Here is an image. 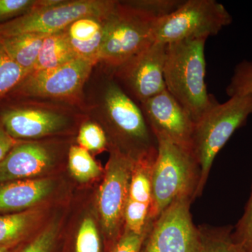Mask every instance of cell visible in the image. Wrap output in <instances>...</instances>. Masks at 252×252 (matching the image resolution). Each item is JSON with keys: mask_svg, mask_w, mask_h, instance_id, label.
<instances>
[{"mask_svg": "<svg viewBox=\"0 0 252 252\" xmlns=\"http://www.w3.org/2000/svg\"><path fill=\"white\" fill-rule=\"evenodd\" d=\"M77 59L64 31L59 32L44 38L37 60L31 72L54 69Z\"/></svg>", "mask_w": 252, "mask_h": 252, "instance_id": "d6986e66", "label": "cell"}, {"mask_svg": "<svg viewBox=\"0 0 252 252\" xmlns=\"http://www.w3.org/2000/svg\"><path fill=\"white\" fill-rule=\"evenodd\" d=\"M226 93L229 97L250 95L252 97V60H245L235 66Z\"/></svg>", "mask_w": 252, "mask_h": 252, "instance_id": "484cf974", "label": "cell"}, {"mask_svg": "<svg viewBox=\"0 0 252 252\" xmlns=\"http://www.w3.org/2000/svg\"><path fill=\"white\" fill-rule=\"evenodd\" d=\"M58 235V225L53 223L28 240L17 252H56Z\"/></svg>", "mask_w": 252, "mask_h": 252, "instance_id": "4316f807", "label": "cell"}, {"mask_svg": "<svg viewBox=\"0 0 252 252\" xmlns=\"http://www.w3.org/2000/svg\"><path fill=\"white\" fill-rule=\"evenodd\" d=\"M148 231L142 235L124 231L109 252H140Z\"/></svg>", "mask_w": 252, "mask_h": 252, "instance_id": "f1b7e54d", "label": "cell"}, {"mask_svg": "<svg viewBox=\"0 0 252 252\" xmlns=\"http://www.w3.org/2000/svg\"><path fill=\"white\" fill-rule=\"evenodd\" d=\"M200 252H248L235 241L231 227H200Z\"/></svg>", "mask_w": 252, "mask_h": 252, "instance_id": "ffe728a7", "label": "cell"}, {"mask_svg": "<svg viewBox=\"0 0 252 252\" xmlns=\"http://www.w3.org/2000/svg\"><path fill=\"white\" fill-rule=\"evenodd\" d=\"M36 210L0 214V248L27 243L39 218Z\"/></svg>", "mask_w": 252, "mask_h": 252, "instance_id": "e0dca14e", "label": "cell"}, {"mask_svg": "<svg viewBox=\"0 0 252 252\" xmlns=\"http://www.w3.org/2000/svg\"><path fill=\"white\" fill-rule=\"evenodd\" d=\"M0 112V124L15 140H37L65 133L88 117L84 110L62 102L16 98Z\"/></svg>", "mask_w": 252, "mask_h": 252, "instance_id": "8992f818", "label": "cell"}, {"mask_svg": "<svg viewBox=\"0 0 252 252\" xmlns=\"http://www.w3.org/2000/svg\"><path fill=\"white\" fill-rule=\"evenodd\" d=\"M18 141L13 138L0 124V162L4 160Z\"/></svg>", "mask_w": 252, "mask_h": 252, "instance_id": "f546056e", "label": "cell"}, {"mask_svg": "<svg viewBox=\"0 0 252 252\" xmlns=\"http://www.w3.org/2000/svg\"><path fill=\"white\" fill-rule=\"evenodd\" d=\"M95 91L85 98L86 114H95L110 148L135 161L157 155V140L140 104L131 98L107 68L97 64Z\"/></svg>", "mask_w": 252, "mask_h": 252, "instance_id": "6da1fadb", "label": "cell"}, {"mask_svg": "<svg viewBox=\"0 0 252 252\" xmlns=\"http://www.w3.org/2000/svg\"><path fill=\"white\" fill-rule=\"evenodd\" d=\"M231 15L215 0H186L166 17L159 20L155 41L163 44L217 35L231 24Z\"/></svg>", "mask_w": 252, "mask_h": 252, "instance_id": "9c48e42d", "label": "cell"}, {"mask_svg": "<svg viewBox=\"0 0 252 252\" xmlns=\"http://www.w3.org/2000/svg\"><path fill=\"white\" fill-rule=\"evenodd\" d=\"M94 67L90 61L77 59L54 69L33 71L9 94L14 98L62 102L85 112L84 90Z\"/></svg>", "mask_w": 252, "mask_h": 252, "instance_id": "52a82bcc", "label": "cell"}, {"mask_svg": "<svg viewBox=\"0 0 252 252\" xmlns=\"http://www.w3.org/2000/svg\"><path fill=\"white\" fill-rule=\"evenodd\" d=\"M157 155L152 175V220L182 196L196 198L200 167L191 149L157 135Z\"/></svg>", "mask_w": 252, "mask_h": 252, "instance_id": "3957f363", "label": "cell"}, {"mask_svg": "<svg viewBox=\"0 0 252 252\" xmlns=\"http://www.w3.org/2000/svg\"><path fill=\"white\" fill-rule=\"evenodd\" d=\"M24 244L12 245V246L1 247L0 248V252H17Z\"/></svg>", "mask_w": 252, "mask_h": 252, "instance_id": "4dcf8cb0", "label": "cell"}, {"mask_svg": "<svg viewBox=\"0 0 252 252\" xmlns=\"http://www.w3.org/2000/svg\"><path fill=\"white\" fill-rule=\"evenodd\" d=\"M116 0H48L42 7L0 25V36L26 33L49 34L64 31L82 18L107 17Z\"/></svg>", "mask_w": 252, "mask_h": 252, "instance_id": "ba28073f", "label": "cell"}, {"mask_svg": "<svg viewBox=\"0 0 252 252\" xmlns=\"http://www.w3.org/2000/svg\"><path fill=\"white\" fill-rule=\"evenodd\" d=\"M103 182L99 187L97 205L109 250L122 236L129 189L135 161L117 149L110 148Z\"/></svg>", "mask_w": 252, "mask_h": 252, "instance_id": "30bf717a", "label": "cell"}, {"mask_svg": "<svg viewBox=\"0 0 252 252\" xmlns=\"http://www.w3.org/2000/svg\"><path fill=\"white\" fill-rule=\"evenodd\" d=\"M106 18H80L64 30L68 42L77 59L90 61L95 65L98 64Z\"/></svg>", "mask_w": 252, "mask_h": 252, "instance_id": "2e32d148", "label": "cell"}, {"mask_svg": "<svg viewBox=\"0 0 252 252\" xmlns=\"http://www.w3.org/2000/svg\"><path fill=\"white\" fill-rule=\"evenodd\" d=\"M252 114V97L233 95L223 103L215 102L195 123L191 150L200 167L196 195L203 193L217 154Z\"/></svg>", "mask_w": 252, "mask_h": 252, "instance_id": "277c9868", "label": "cell"}, {"mask_svg": "<svg viewBox=\"0 0 252 252\" xmlns=\"http://www.w3.org/2000/svg\"><path fill=\"white\" fill-rule=\"evenodd\" d=\"M191 196L177 198L152 223L140 252H200L199 228L190 214Z\"/></svg>", "mask_w": 252, "mask_h": 252, "instance_id": "8fae6325", "label": "cell"}, {"mask_svg": "<svg viewBox=\"0 0 252 252\" xmlns=\"http://www.w3.org/2000/svg\"><path fill=\"white\" fill-rule=\"evenodd\" d=\"M233 238L248 252H252V188L245 212L238 223L233 228Z\"/></svg>", "mask_w": 252, "mask_h": 252, "instance_id": "83f0119b", "label": "cell"}, {"mask_svg": "<svg viewBox=\"0 0 252 252\" xmlns=\"http://www.w3.org/2000/svg\"><path fill=\"white\" fill-rule=\"evenodd\" d=\"M48 0H0V25L21 17L46 4Z\"/></svg>", "mask_w": 252, "mask_h": 252, "instance_id": "d4e9b609", "label": "cell"}, {"mask_svg": "<svg viewBox=\"0 0 252 252\" xmlns=\"http://www.w3.org/2000/svg\"><path fill=\"white\" fill-rule=\"evenodd\" d=\"M154 135H162L191 149L195 122L167 90L140 104Z\"/></svg>", "mask_w": 252, "mask_h": 252, "instance_id": "4fadbf2b", "label": "cell"}, {"mask_svg": "<svg viewBox=\"0 0 252 252\" xmlns=\"http://www.w3.org/2000/svg\"><path fill=\"white\" fill-rule=\"evenodd\" d=\"M77 142L88 152L95 153L109 147L108 139L102 126L88 117L79 126Z\"/></svg>", "mask_w": 252, "mask_h": 252, "instance_id": "603a6c76", "label": "cell"}, {"mask_svg": "<svg viewBox=\"0 0 252 252\" xmlns=\"http://www.w3.org/2000/svg\"><path fill=\"white\" fill-rule=\"evenodd\" d=\"M27 74L11 59L0 39V101L9 95Z\"/></svg>", "mask_w": 252, "mask_h": 252, "instance_id": "7402d4cb", "label": "cell"}, {"mask_svg": "<svg viewBox=\"0 0 252 252\" xmlns=\"http://www.w3.org/2000/svg\"><path fill=\"white\" fill-rule=\"evenodd\" d=\"M207 39H190L167 44L164 65L166 90L195 123L217 102L209 94L205 84Z\"/></svg>", "mask_w": 252, "mask_h": 252, "instance_id": "7a4b0ae2", "label": "cell"}, {"mask_svg": "<svg viewBox=\"0 0 252 252\" xmlns=\"http://www.w3.org/2000/svg\"><path fill=\"white\" fill-rule=\"evenodd\" d=\"M167 45L155 41L118 67L107 68L118 84L137 104L166 90L164 65Z\"/></svg>", "mask_w": 252, "mask_h": 252, "instance_id": "7c38bea8", "label": "cell"}, {"mask_svg": "<svg viewBox=\"0 0 252 252\" xmlns=\"http://www.w3.org/2000/svg\"><path fill=\"white\" fill-rule=\"evenodd\" d=\"M58 149L39 140L18 141L0 162V185L31 180L47 171L56 161Z\"/></svg>", "mask_w": 252, "mask_h": 252, "instance_id": "5bb4252c", "label": "cell"}, {"mask_svg": "<svg viewBox=\"0 0 252 252\" xmlns=\"http://www.w3.org/2000/svg\"><path fill=\"white\" fill-rule=\"evenodd\" d=\"M68 163L76 180L86 182L98 177L101 170L90 152L79 145H72L68 151Z\"/></svg>", "mask_w": 252, "mask_h": 252, "instance_id": "44dd1931", "label": "cell"}, {"mask_svg": "<svg viewBox=\"0 0 252 252\" xmlns=\"http://www.w3.org/2000/svg\"><path fill=\"white\" fill-rule=\"evenodd\" d=\"M159 20L130 1H117L104 20L98 64L113 69L155 42Z\"/></svg>", "mask_w": 252, "mask_h": 252, "instance_id": "5b68a950", "label": "cell"}, {"mask_svg": "<svg viewBox=\"0 0 252 252\" xmlns=\"http://www.w3.org/2000/svg\"><path fill=\"white\" fill-rule=\"evenodd\" d=\"M49 179H31L0 185V214L14 213L31 210L54 190Z\"/></svg>", "mask_w": 252, "mask_h": 252, "instance_id": "9a60e30c", "label": "cell"}, {"mask_svg": "<svg viewBox=\"0 0 252 252\" xmlns=\"http://www.w3.org/2000/svg\"><path fill=\"white\" fill-rule=\"evenodd\" d=\"M45 34L26 33L0 36L3 46L11 59L26 72L32 70L39 56Z\"/></svg>", "mask_w": 252, "mask_h": 252, "instance_id": "ac0fdd59", "label": "cell"}, {"mask_svg": "<svg viewBox=\"0 0 252 252\" xmlns=\"http://www.w3.org/2000/svg\"><path fill=\"white\" fill-rule=\"evenodd\" d=\"M73 252H103L102 240L91 218L83 220L74 241Z\"/></svg>", "mask_w": 252, "mask_h": 252, "instance_id": "cb8c5ba5", "label": "cell"}]
</instances>
